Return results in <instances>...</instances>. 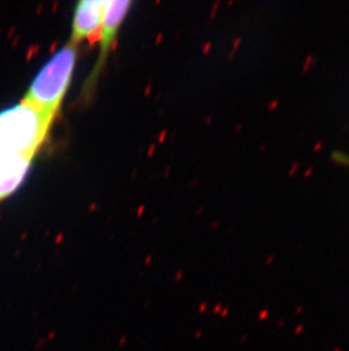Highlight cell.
<instances>
[{"mask_svg": "<svg viewBox=\"0 0 349 351\" xmlns=\"http://www.w3.org/2000/svg\"><path fill=\"white\" fill-rule=\"evenodd\" d=\"M56 114L22 100L0 112V156L33 158L44 140Z\"/></svg>", "mask_w": 349, "mask_h": 351, "instance_id": "cell-1", "label": "cell"}, {"mask_svg": "<svg viewBox=\"0 0 349 351\" xmlns=\"http://www.w3.org/2000/svg\"><path fill=\"white\" fill-rule=\"evenodd\" d=\"M75 60L76 46L68 43L43 65L22 100L57 114L72 81Z\"/></svg>", "mask_w": 349, "mask_h": 351, "instance_id": "cell-2", "label": "cell"}, {"mask_svg": "<svg viewBox=\"0 0 349 351\" xmlns=\"http://www.w3.org/2000/svg\"><path fill=\"white\" fill-rule=\"evenodd\" d=\"M107 1L101 0H82L77 3L74 14L73 33L70 38L72 44L91 37L101 29Z\"/></svg>", "mask_w": 349, "mask_h": 351, "instance_id": "cell-3", "label": "cell"}, {"mask_svg": "<svg viewBox=\"0 0 349 351\" xmlns=\"http://www.w3.org/2000/svg\"><path fill=\"white\" fill-rule=\"evenodd\" d=\"M130 5H132L130 1H119V0L107 1L104 16H103L101 29H100L101 48H100L99 59L96 63V68L94 71V74H98L100 67H101V64H103V62L108 56L112 43L116 39V35L118 33L119 27L125 20Z\"/></svg>", "mask_w": 349, "mask_h": 351, "instance_id": "cell-4", "label": "cell"}, {"mask_svg": "<svg viewBox=\"0 0 349 351\" xmlns=\"http://www.w3.org/2000/svg\"><path fill=\"white\" fill-rule=\"evenodd\" d=\"M27 156H0V202L13 194L27 175L32 162Z\"/></svg>", "mask_w": 349, "mask_h": 351, "instance_id": "cell-5", "label": "cell"}]
</instances>
